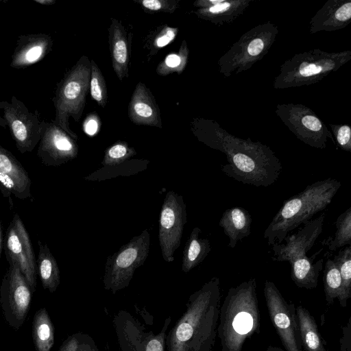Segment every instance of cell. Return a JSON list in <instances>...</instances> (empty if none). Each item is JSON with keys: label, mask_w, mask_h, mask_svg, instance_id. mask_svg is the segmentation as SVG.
<instances>
[{"label": "cell", "mask_w": 351, "mask_h": 351, "mask_svg": "<svg viewBox=\"0 0 351 351\" xmlns=\"http://www.w3.org/2000/svg\"><path fill=\"white\" fill-rule=\"evenodd\" d=\"M341 182L328 178L308 185L283 202L264 232L269 245L282 243L288 233L329 206L340 189Z\"/></svg>", "instance_id": "277c9868"}, {"label": "cell", "mask_w": 351, "mask_h": 351, "mask_svg": "<svg viewBox=\"0 0 351 351\" xmlns=\"http://www.w3.org/2000/svg\"><path fill=\"white\" fill-rule=\"evenodd\" d=\"M82 351H99L93 339L86 334L83 341Z\"/></svg>", "instance_id": "b9f144b4"}, {"label": "cell", "mask_w": 351, "mask_h": 351, "mask_svg": "<svg viewBox=\"0 0 351 351\" xmlns=\"http://www.w3.org/2000/svg\"><path fill=\"white\" fill-rule=\"evenodd\" d=\"M5 124L21 154L31 152L40 142L45 125L37 114L29 111L25 104L12 97L11 102L0 101Z\"/></svg>", "instance_id": "7c38bea8"}, {"label": "cell", "mask_w": 351, "mask_h": 351, "mask_svg": "<svg viewBox=\"0 0 351 351\" xmlns=\"http://www.w3.org/2000/svg\"><path fill=\"white\" fill-rule=\"evenodd\" d=\"M260 322L256 279L230 288L219 309L217 335L221 351H243L245 341L259 333Z\"/></svg>", "instance_id": "3957f363"}, {"label": "cell", "mask_w": 351, "mask_h": 351, "mask_svg": "<svg viewBox=\"0 0 351 351\" xmlns=\"http://www.w3.org/2000/svg\"><path fill=\"white\" fill-rule=\"evenodd\" d=\"M136 154V151L125 142H117L106 149L102 164L104 166L119 165Z\"/></svg>", "instance_id": "e575fe53"}, {"label": "cell", "mask_w": 351, "mask_h": 351, "mask_svg": "<svg viewBox=\"0 0 351 351\" xmlns=\"http://www.w3.org/2000/svg\"><path fill=\"white\" fill-rule=\"evenodd\" d=\"M278 34L277 25L271 21L251 28L220 57L219 73L229 77L250 69L267 53Z\"/></svg>", "instance_id": "52a82bcc"}, {"label": "cell", "mask_w": 351, "mask_h": 351, "mask_svg": "<svg viewBox=\"0 0 351 351\" xmlns=\"http://www.w3.org/2000/svg\"><path fill=\"white\" fill-rule=\"evenodd\" d=\"M202 141L208 146L223 152L228 163L222 171L243 184L269 186L274 184L282 171L280 160L267 145L250 138L236 137L210 121Z\"/></svg>", "instance_id": "6da1fadb"}, {"label": "cell", "mask_w": 351, "mask_h": 351, "mask_svg": "<svg viewBox=\"0 0 351 351\" xmlns=\"http://www.w3.org/2000/svg\"><path fill=\"white\" fill-rule=\"evenodd\" d=\"M189 49L185 40L182 41L179 52L168 55L165 59L159 64L156 71L160 75H167L171 73H182L188 61Z\"/></svg>", "instance_id": "d6a6232c"}, {"label": "cell", "mask_w": 351, "mask_h": 351, "mask_svg": "<svg viewBox=\"0 0 351 351\" xmlns=\"http://www.w3.org/2000/svg\"><path fill=\"white\" fill-rule=\"evenodd\" d=\"M34 1L43 5H51L56 3L55 0H34Z\"/></svg>", "instance_id": "7bdbcfd3"}, {"label": "cell", "mask_w": 351, "mask_h": 351, "mask_svg": "<svg viewBox=\"0 0 351 351\" xmlns=\"http://www.w3.org/2000/svg\"><path fill=\"white\" fill-rule=\"evenodd\" d=\"M337 228L328 247L331 251L346 245H351V207L342 213L335 221Z\"/></svg>", "instance_id": "1f68e13d"}, {"label": "cell", "mask_w": 351, "mask_h": 351, "mask_svg": "<svg viewBox=\"0 0 351 351\" xmlns=\"http://www.w3.org/2000/svg\"><path fill=\"white\" fill-rule=\"evenodd\" d=\"M99 125L97 117L92 114L88 116L84 121V130L87 134L93 136L97 132Z\"/></svg>", "instance_id": "60d3db41"}, {"label": "cell", "mask_w": 351, "mask_h": 351, "mask_svg": "<svg viewBox=\"0 0 351 351\" xmlns=\"http://www.w3.org/2000/svg\"><path fill=\"white\" fill-rule=\"evenodd\" d=\"M4 248L7 261L19 267L34 293L36 287V260L28 232L17 213L8 227Z\"/></svg>", "instance_id": "5bb4252c"}, {"label": "cell", "mask_w": 351, "mask_h": 351, "mask_svg": "<svg viewBox=\"0 0 351 351\" xmlns=\"http://www.w3.org/2000/svg\"><path fill=\"white\" fill-rule=\"evenodd\" d=\"M0 191L4 197H8L11 204V195L19 199H26L31 197V193L25 191L19 184L10 176L0 172Z\"/></svg>", "instance_id": "d590c367"}, {"label": "cell", "mask_w": 351, "mask_h": 351, "mask_svg": "<svg viewBox=\"0 0 351 351\" xmlns=\"http://www.w3.org/2000/svg\"><path fill=\"white\" fill-rule=\"evenodd\" d=\"M149 247L150 234L145 230L109 256L103 279L104 288L115 293L127 287L136 269L145 262Z\"/></svg>", "instance_id": "ba28073f"}, {"label": "cell", "mask_w": 351, "mask_h": 351, "mask_svg": "<svg viewBox=\"0 0 351 351\" xmlns=\"http://www.w3.org/2000/svg\"><path fill=\"white\" fill-rule=\"evenodd\" d=\"M178 29L171 27H166L155 37L153 40V46L154 49H158L170 43L174 40Z\"/></svg>", "instance_id": "f35d334b"}, {"label": "cell", "mask_w": 351, "mask_h": 351, "mask_svg": "<svg viewBox=\"0 0 351 351\" xmlns=\"http://www.w3.org/2000/svg\"><path fill=\"white\" fill-rule=\"evenodd\" d=\"M8 263L0 287V305L6 322L18 330L28 314L32 291L19 267L14 262Z\"/></svg>", "instance_id": "9c48e42d"}, {"label": "cell", "mask_w": 351, "mask_h": 351, "mask_svg": "<svg viewBox=\"0 0 351 351\" xmlns=\"http://www.w3.org/2000/svg\"><path fill=\"white\" fill-rule=\"evenodd\" d=\"M317 252L311 258L306 256L292 261L291 277L295 285L300 288L312 289L317 287L320 271L323 269L324 260L321 258L313 263Z\"/></svg>", "instance_id": "cb8c5ba5"}, {"label": "cell", "mask_w": 351, "mask_h": 351, "mask_svg": "<svg viewBox=\"0 0 351 351\" xmlns=\"http://www.w3.org/2000/svg\"><path fill=\"white\" fill-rule=\"evenodd\" d=\"M135 1L141 3L145 10L150 12L172 13L178 7V1L173 0H142Z\"/></svg>", "instance_id": "74e56055"}, {"label": "cell", "mask_w": 351, "mask_h": 351, "mask_svg": "<svg viewBox=\"0 0 351 351\" xmlns=\"http://www.w3.org/2000/svg\"><path fill=\"white\" fill-rule=\"evenodd\" d=\"M332 261L338 267L341 278V291L338 301L341 307H346L351 297V245L339 251Z\"/></svg>", "instance_id": "f546056e"}, {"label": "cell", "mask_w": 351, "mask_h": 351, "mask_svg": "<svg viewBox=\"0 0 351 351\" xmlns=\"http://www.w3.org/2000/svg\"><path fill=\"white\" fill-rule=\"evenodd\" d=\"M265 351H285V350H283L282 348L277 347V346H269V347H267V348L266 349Z\"/></svg>", "instance_id": "ee69618b"}, {"label": "cell", "mask_w": 351, "mask_h": 351, "mask_svg": "<svg viewBox=\"0 0 351 351\" xmlns=\"http://www.w3.org/2000/svg\"><path fill=\"white\" fill-rule=\"evenodd\" d=\"M85 334L79 332L69 336L62 343L58 351H82Z\"/></svg>", "instance_id": "ab89813d"}, {"label": "cell", "mask_w": 351, "mask_h": 351, "mask_svg": "<svg viewBox=\"0 0 351 351\" xmlns=\"http://www.w3.org/2000/svg\"><path fill=\"white\" fill-rule=\"evenodd\" d=\"M302 350L327 351L313 316L302 305L296 307Z\"/></svg>", "instance_id": "d4e9b609"}, {"label": "cell", "mask_w": 351, "mask_h": 351, "mask_svg": "<svg viewBox=\"0 0 351 351\" xmlns=\"http://www.w3.org/2000/svg\"><path fill=\"white\" fill-rule=\"evenodd\" d=\"M351 21L350 0H328L309 22L310 33L333 32L347 27Z\"/></svg>", "instance_id": "ac0fdd59"}, {"label": "cell", "mask_w": 351, "mask_h": 351, "mask_svg": "<svg viewBox=\"0 0 351 351\" xmlns=\"http://www.w3.org/2000/svg\"><path fill=\"white\" fill-rule=\"evenodd\" d=\"M171 318H166L161 331L147 332L141 324L127 312L121 311L114 323L121 351H165L166 331Z\"/></svg>", "instance_id": "9a60e30c"}, {"label": "cell", "mask_w": 351, "mask_h": 351, "mask_svg": "<svg viewBox=\"0 0 351 351\" xmlns=\"http://www.w3.org/2000/svg\"><path fill=\"white\" fill-rule=\"evenodd\" d=\"M52 40L45 34L21 35L12 56L10 66L23 69L41 60L51 49Z\"/></svg>", "instance_id": "ffe728a7"}, {"label": "cell", "mask_w": 351, "mask_h": 351, "mask_svg": "<svg viewBox=\"0 0 351 351\" xmlns=\"http://www.w3.org/2000/svg\"><path fill=\"white\" fill-rule=\"evenodd\" d=\"M264 295L270 319L286 351H302L296 307L288 302L276 285L265 280Z\"/></svg>", "instance_id": "8fae6325"}, {"label": "cell", "mask_w": 351, "mask_h": 351, "mask_svg": "<svg viewBox=\"0 0 351 351\" xmlns=\"http://www.w3.org/2000/svg\"><path fill=\"white\" fill-rule=\"evenodd\" d=\"M77 152L74 138L53 121H45L37 150V156L44 165L60 166L75 158Z\"/></svg>", "instance_id": "2e32d148"}, {"label": "cell", "mask_w": 351, "mask_h": 351, "mask_svg": "<svg viewBox=\"0 0 351 351\" xmlns=\"http://www.w3.org/2000/svg\"><path fill=\"white\" fill-rule=\"evenodd\" d=\"M38 256L36 260V272L42 286L50 293L56 291L60 283V272L56 260L46 243L38 241Z\"/></svg>", "instance_id": "484cf974"}, {"label": "cell", "mask_w": 351, "mask_h": 351, "mask_svg": "<svg viewBox=\"0 0 351 351\" xmlns=\"http://www.w3.org/2000/svg\"><path fill=\"white\" fill-rule=\"evenodd\" d=\"M109 43L113 69L122 81L128 77L130 63V42L122 24L115 19H111L108 29Z\"/></svg>", "instance_id": "7402d4cb"}, {"label": "cell", "mask_w": 351, "mask_h": 351, "mask_svg": "<svg viewBox=\"0 0 351 351\" xmlns=\"http://www.w3.org/2000/svg\"><path fill=\"white\" fill-rule=\"evenodd\" d=\"M252 222L250 214L242 207H232L223 213L219 224L229 239V247L234 248L239 241L250 234Z\"/></svg>", "instance_id": "603a6c76"}, {"label": "cell", "mask_w": 351, "mask_h": 351, "mask_svg": "<svg viewBox=\"0 0 351 351\" xmlns=\"http://www.w3.org/2000/svg\"><path fill=\"white\" fill-rule=\"evenodd\" d=\"M90 61L82 56L58 83L53 99L56 117L53 123L75 141L77 134L71 130L69 119L81 118L89 89Z\"/></svg>", "instance_id": "8992f818"}, {"label": "cell", "mask_w": 351, "mask_h": 351, "mask_svg": "<svg viewBox=\"0 0 351 351\" xmlns=\"http://www.w3.org/2000/svg\"><path fill=\"white\" fill-rule=\"evenodd\" d=\"M89 88L92 98L101 107L108 100L106 84L103 74L93 60H90Z\"/></svg>", "instance_id": "836d02e7"}, {"label": "cell", "mask_w": 351, "mask_h": 351, "mask_svg": "<svg viewBox=\"0 0 351 351\" xmlns=\"http://www.w3.org/2000/svg\"><path fill=\"white\" fill-rule=\"evenodd\" d=\"M275 113L289 130L306 145L324 149L328 138L335 143L326 125L311 108L303 104H278Z\"/></svg>", "instance_id": "30bf717a"}, {"label": "cell", "mask_w": 351, "mask_h": 351, "mask_svg": "<svg viewBox=\"0 0 351 351\" xmlns=\"http://www.w3.org/2000/svg\"><path fill=\"white\" fill-rule=\"evenodd\" d=\"M0 172L10 176L25 191L31 193V180L28 173L15 156L1 145Z\"/></svg>", "instance_id": "f1b7e54d"}, {"label": "cell", "mask_w": 351, "mask_h": 351, "mask_svg": "<svg viewBox=\"0 0 351 351\" xmlns=\"http://www.w3.org/2000/svg\"><path fill=\"white\" fill-rule=\"evenodd\" d=\"M183 197L169 191L164 199L160 214L158 239L163 259L171 263L180 247L186 223V208Z\"/></svg>", "instance_id": "4fadbf2b"}, {"label": "cell", "mask_w": 351, "mask_h": 351, "mask_svg": "<svg viewBox=\"0 0 351 351\" xmlns=\"http://www.w3.org/2000/svg\"><path fill=\"white\" fill-rule=\"evenodd\" d=\"M202 230L195 227L186 242L183 251L182 270L187 273L200 264L210 252V243L208 239L200 238Z\"/></svg>", "instance_id": "4316f807"}, {"label": "cell", "mask_w": 351, "mask_h": 351, "mask_svg": "<svg viewBox=\"0 0 351 351\" xmlns=\"http://www.w3.org/2000/svg\"><path fill=\"white\" fill-rule=\"evenodd\" d=\"M326 213L323 212L317 217L304 223L296 233L287 235L284 241L285 243L276 242L272 245L274 258L277 261H292L307 256L306 253L313 247L316 240L321 234Z\"/></svg>", "instance_id": "e0dca14e"}, {"label": "cell", "mask_w": 351, "mask_h": 351, "mask_svg": "<svg viewBox=\"0 0 351 351\" xmlns=\"http://www.w3.org/2000/svg\"><path fill=\"white\" fill-rule=\"evenodd\" d=\"M339 147L343 151L351 152V129L348 125L330 124Z\"/></svg>", "instance_id": "8d00e7d4"}, {"label": "cell", "mask_w": 351, "mask_h": 351, "mask_svg": "<svg viewBox=\"0 0 351 351\" xmlns=\"http://www.w3.org/2000/svg\"><path fill=\"white\" fill-rule=\"evenodd\" d=\"M252 0H198L194 6L198 8L195 14L217 25L233 23L242 16Z\"/></svg>", "instance_id": "d6986e66"}, {"label": "cell", "mask_w": 351, "mask_h": 351, "mask_svg": "<svg viewBox=\"0 0 351 351\" xmlns=\"http://www.w3.org/2000/svg\"><path fill=\"white\" fill-rule=\"evenodd\" d=\"M350 60V50L329 53L314 49L295 54L282 64L273 87L283 89L317 83Z\"/></svg>", "instance_id": "5b68a950"}, {"label": "cell", "mask_w": 351, "mask_h": 351, "mask_svg": "<svg viewBox=\"0 0 351 351\" xmlns=\"http://www.w3.org/2000/svg\"><path fill=\"white\" fill-rule=\"evenodd\" d=\"M324 290L328 305L339 298L341 291V278L338 267L331 259L327 260L324 271Z\"/></svg>", "instance_id": "4dcf8cb0"}, {"label": "cell", "mask_w": 351, "mask_h": 351, "mask_svg": "<svg viewBox=\"0 0 351 351\" xmlns=\"http://www.w3.org/2000/svg\"><path fill=\"white\" fill-rule=\"evenodd\" d=\"M1 249H2V230H1V219H0V258H1Z\"/></svg>", "instance_id": "f6af8a7d"}, {"label": "cell", "mask_w": 351, "mask_h": 351, "mask_svg": "<svg viewBox=\"0 0 351 351\" xmlns=\"http://www.w3.org/2000/svg\"><path fill=\"white\" fill-rule=\"evenodd\" d=\"M128 116L135 124L162 128L158 106L152 93L142 82L137 84L133 92Z\"/></svg>", "instance_id": "44dd1931"}, {"label": "cell", "mask_w": 351, "mask_h": 351, "mask_svg": "<svg viewBox=\"0 0 351 351\" xmlns=\"http://www.w3.org/2000/svg\"><path fill=\"white\" fill-rule=\"evenodd\" d=\"M32 340L36 351H51L54 344V326L45 308L38 309L34 315Z\"/></svg>", "instance_id": "83f0119b"}, {"label": "cell", "mask_w": 351, "mask_h": 351, "mask_svg": "<svg viewBox=\"0 0 351 351\" xmlns=\"http://www.w3.org/2000/svg\"><path fill=\"white\" fill-rule=\"evenodd\" d=\"M220 306V280L213 277L190 295L185 311L166 336L167 350L212 351Z\"/></svg>", "instance_id": "7a4b0ae2"}]
</instances>
